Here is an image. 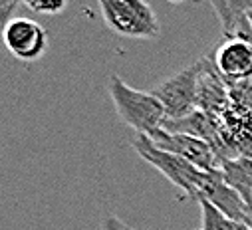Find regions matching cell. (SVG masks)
<instances>
[{
	"mask_svg": "<svg viewBox=\"0 0 252 230\" xmlns=\"http://www.w3.org/2000/svg\"><path fill=\"white\" fill-rule=\"evenodd\" d=\"M201 60H203V68H201V78H199L197 109L207 111V113L215 115V117H220V115L226 111V107L230 105L228 84L224 82V78L215 68L211 56H205Z\"/></svg>",
	"mask_w": 252,
	"mask_h": 230,
	"instance_id": "obj_9",
	"label": "cell"
},
{
	"mask_svg": "<svg viewBox=\"0 0 252 230\" xmlns=\"http://www.w3.org/2000/svg\"><path fill=\"white\" fill-rule=\"evenodd\" d=\"M109 97L119 119L137 135H151L155 129H161L167 119L159 97H155L151 91L131 87L117 74L109 78Z\"/></svg>",
	"mask_w": 252,
	"mask_h": 230,
	"instance_id": "obj_1",
	"label": "cell"
},
{
	"mask_svg": "<svg viewBox=\"0 0 252 230\" xmlns=\"http://www.w3.org/2000/svg\"><path fill=\"white\" fill-rule=\"evenodd\" d=\"M24 6L36 14H60L68 6V0H24Z\"/></svg>",
	"mask_w": 252,
	"mask_h": 230,
	"instance_id": "obj_12",
	"label": "cell"
},
{
	"mask_svg": "<svg viewBox=\"0 0 252 230\" xmlns=\"http://www.w3.org/2000/svg\"><path fill=\"white\" fill-rule=\"evenodd\" d=\"M159 149L169 151L189 163H193L195 167H199L201 171H219L220 169V161L215 153V149L193 135H185V133H171L167 129H155L151 135H147Z\"/></svg>",
	"mask_w": 252,
	"mask_h": 230,
	"instance_id": "obj_6",
	"label": "cell"
},
{
	"mask_svg": "<svg viewBox=\"0 0 252 230\" xmlns=\"http://www.w3.org/2000/svg\"><path fill=\"white\" fill-rule=\"evenodd\" d=\"M213 6L224 38H244L252 40V0H207Z\"/></svg>",
	"mask_w": 252,
	"mask_h": 230,
	"instance_id": "obj_10",
	"label": "cell"
},
{
	"mask_svg": "<svg viewBox=\"0 0 252 230\" xmlns=\"http://www.w3.org/2000/svg\"><path fill=\"white\" fill-rule=\"evenodd\" d=\"M2 40L6 50L22 62H36L48 50V32L32 18L16 16L4 24Z\"/></svg>",
	"mask_w": 252,
	"mask_h": 230,
	"instance_id": "obj_5",
	"label": "cell"
},
{
	"mask_svg": "<svg viewBox=\"0 0 252 230\" xmlns=\"http://www.w3.org/2000/svg\"><path fill=\"white\" fill-rule=\"evenodd\" d=\"M129 230H133V228H129Z\"/></svg>",
	"mask_w": 252,
	"mask_h": 230,
	"instance_id": "obj_19",
	"label": "cell"
},
{
	"mask_svg": "<svg viewBox=\"0 0 252 230\" xmlns=\"http://www.w3.org/2000/svg\"><path fill=\"white\" fill-rule=\"evenodd\" d=\"M133 149L145 163H149L153 169H157L185 197H191L197 201L203 195L211 171H201L193 163H189L169 151L159 149L147 135H137L133 139Z\"/></svg>",
	"mask_w": 252,
	"mask_h": 230,
	"instance_id": "obj_2",
	"label": "cell"
},
{
	"mask_svg": "<svg viewBox=\"0 0 252 230\" xmlns=\"http://www.w3.org/2000/svg\"><path fill=\"white\" fill-rule=\"evenodd\" d=\"M169 2H173V4H179V2H183V0H169Z\"/></svg>",
	"mask_w": 252,
	"mask_h": 230,
	"instance_id": "obj_16",
	"label": "cell"
},
{
	"mask_svg": "<svg viewBox=\"0 0 252 230\" xmlns=\"http://www.w3.org/2000/svg\"><path fill=\"white\" fill-rule=\"evenodd\" d=\"M248 18H250V24H252V12H250V16H248Z\"/></svg>",
	"mask_w": 252,
	"mask_h": 230,
	"instance_id": "obj_17",
	"label": "cell"
},
{
	"mask_svg": "<svg viewBox=\"0 0 252 230\" xmlns=\"http://www.w3.org/2000/svg\"><path fill=\"white\" fill-rule=\"evenodd\" d=\"M211 58L228 86L252 78V40L224 38Z\"/></svg>",
	"mask_w": 252,
	"mask_h": 230,
	"instance_id": "obj_7",
	"label": "cell"
},
{
	"mask_svg": "<svg viewBox=\"0 0 252 230\" xmlns=\"http://www.w3.org/2000/svg\"><path fill=\"white\" fill-rule=\"evenodd\" d=\"M99 230H129V226L123 224L115 214H107V216L101 220Z\"/></svg>",
	"mask_w": 252,
	"mask_h": 230,
	"instance_id": "obj_15",
	"label": "cell"
},
{
	"mask_svg": "<svg viewBox=\"0 0 252 230\" xmlns=\"http://www.w3.org/2000/svg\"><path fill=\"white\" fill-rule=\"evenodd\" d=\"M99 10L105 26L117 36L155 40L161 34L155 10L143 0H99Z\"/></svg>",
	"mask_w": 252,
	"mask_h": 230,
	"instance_id": "obj_3",
	"label": "cell"
},
{
	"mask_svg": "<svg viewBox=\"0 0 252 230\" xmlns=\"http://www.w3.org/2000/svg\"><path fill=\"white\" fill-rule=\"evenodd\" d=\"M197 202L201 206V224H203L201 230H248V226H244V224L228 218L226 214H222L209 201L199 199Z\"/></svg>",
	"mask_w": 252,
	"mask_h": 230,
	"instance_id": "obj_11",
	"label": "cell"
},
{
	"mask_svg": "<svg viewBox=\"0 0 252 230\" xmlns=\"http://www.w3.org/2000/svg\"><path fill=\"white\" fill-rule=\"evenodd\" d=\"M230 101L236 105L246 107L248 111H252V78L246 82H238V84H230Z\"/></svg>",
	"mask_w": 252,
	"mask_h": 230,
	"instance_id": "obj_13",
	"label": "cell"
},
{
	"mask_svg": "<svg viewBox=\"0 0 252 230\" xmlns=\"http://www.w3.org/2000/svg\"><path fill=\"white\" fill-rule=\"evenodd\" d=\"M248 230H252V228H248Z\"/></svg>",
	"mask_w": 252,
	"mask_h": 230,
	"instance_id": "obj_18",
	"label": "cell"
},
{
	"mask_svg": "<svg viewBox=\"0 0 252 230\" xmlns=\"http://www.w3.org/2000/svg\"><path fill=\"white\" fill-rule=\"evenodd\" d=\"M20 4H24V0H0V16H2L4 24H6L8 20H12V12H14Z\"/></svg>",
	"mask_w": 252,
	"mask_h": 230,
	"instance_id": "obj_14",
	"label": "cell"
},
{
	"mask_svg": "<svg viewBox=\"0 0 252 230\" xmlns=\"http://www.w3.org/2000/svg\"><path fill=\"white\" fill-rule=\"evenodd\" d=\"M199 199H205L209 201L211 204H215L222 214H226L228 218L252 228V214L246 206V202L242 201V197L238 195L236 189H232L224 177H222V172L220 169L219 171H211V175H209V181L205 185V191ZM197 199V201H199Z\"/></svg>",
	"mask_w": 252,
	"mask_h": 230,
	"instance_id": "obj_8",
	"label": "cell"
},
{
	"mask_svg": "<svg viewBox=\"0 0 252 230\" xmlns=\"http://www.w3.org/2000/svg\"><path fill=\"white\" fill-rule=\"evenodd\" d=\"M201 68H203V60L187 66L185 70L177 72L175 76L167 78L165 82H161L151 89V93L159 97V101L163 103L167 119L185 117V115L197 109Z\"/></svg>",
	"mask_w": 252,
	"mask_h": 230,
	"instance_id": "obj_4",
	"label": "cell"
}]
</instances>
